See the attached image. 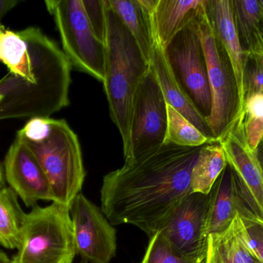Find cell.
I'll return each mask as SVG.
<instances>
[{
	"label": "cell",
	"instance_id": "4",
	"mask_svg": "<svg viewBox=\"0 0 263 263\" xmlns=\"http://www.w3.org/2000/svg\"><path fill=\"white\" fill-rule=\"evenodd\" d=\"M106 32L103 88L109 114L123 140V154L129 144L135 94L150 69L136 40L104 0Z\"/></svg>",
	"mask_w": 263,
	"mask_h": 263
},
{
	"label": "cell",
	"instance_id": "8",
	"mask_svg": "<svg viewBox=\"0 0 263 263\" xmlns=\"http://www.w3.org/2000/svg\"><path fill=\"white\" fill-rule=\"evenodd\" d=\"M195 20L206 60L211 92V113L207 117L206 122L213 137L218 141L228 129L236 115V83L227 54L212 27L204 9L203 3L196 11Z\"/></svg>",
	"mask_w": 263,
	"mask_h": 263
},
{
	"label": "cell",
	"instance_id": "16",
	"mask_svg": "<svg viewBox=\"0 0 263 263\" xmlns=\"http://www.w3.org/2000/svg\"><path fill=\"white\" fill-rule=\"evenodd\" d=\"M150 65L154 71L167 104L182 114L204 135L209 138L215 139L205 119L198 112L178 84L165 60L163 47L156 42Z\"/></svg>",
	"mask_w": 263,
	"mask_h": 263
},
{
	"label": "cell",
	"instance_id": "10",
	"mask_svg": "<svg viewBox=\"0 0 263 263\" xmlns=\"http://www.w3.org/2000/svg\"><path fill=\"white\" fill-rule=\"evenodd\" d=\"M167 103L153 67L139 84L133 100L129 148L125 163L157 151L165 145Z\"/></svg>",
	"mask_w": 263,
	"mask_h": 263
},
{
	"label": "cell",
	"instance_id": "27",
	"mask_svg": "<svg viewBox=\"0 0 263 263\" xmlns=\"http://www.w3.org/2000/svg\"><path fill=\"white\" fill-rule=\"evenodd\" d=\"M244 90L246 99L256 94L263 95V52L245 54Z\"/></svg>",
	"mask_w": 263,
	"mask_h": 263
},
{
	"label": "cell",
	"instance_id": "19",
	"mask_svg": "<svg viewBox=\"0 0 263 263\" xmlns=\"http://www.w3.org/2000/svg\"><path fill=\"white\" fill-rule=\"evenodd\" d=\"M202 3L203 0H158L153 13L156 43L165 47Z\"/></svg>",
	"mask_w": 263,
	"mask_h": 263
},
{
	"label": "cell",
	"instance_id": "13",
	"mask_svg": "<svg viewBox=\"0 0 263 263\" xmlns=\"http://www.w3.org/2000/svg\"><path fill=\"white\" fill-rule=\"evenodd\" d=\"M5 180L28 208L39 201L53 202L47 177L26 144L15 136L3 162Z\"/></svg>",
	"mask_w": 263,
	"mask_h": 263
},
{
	"label": "cell",
	"instance_id": "7",
	"mask_svg": "<svg viewBox=\"0 0 263 263\" xmlns=\"http://www.w3.org/2000/svg\"><path fill=\"white\" fill-rule=\"evenodd\" d=\"M196 12L163 47V51L178 84L206 120L211 113L212 97L206 60L195 20Z\"/></svg>",
	"mask_w": 263,
	"mask_h": 263
},
{
	"label": "cell",
	"instance_id": "2",
	"mask_svg": "<svg viewBox=\"0 0 263 263\" xmlns=\"http://www.w3.org/2000/svg\"><path fill=\"white\" fill-rule=\"evenodd\" d=\"M28 44L35 85L8 73L0 79V120L51 117L69 105L72 65L40 28L21 29Z\"/></svg>",
	"mask_w": 263,
	"mask_h": 263
},
{
	"label": "cell",
	"instance_id": "15",
	"mask_svg": "<svg viewBox=\"0 0 263 263\" xmlns=\"http://www.w3.org/2000/svg\"><path fill=\"white\" fill-rule=\"evenodd\" d=\"M150 63L156 45L153 13L158 0H107Z\"/></svg>",
	"mask_w": 263,
	"mask_h": 263
},
{
	"label": "cell",
	"instance_id": "18",
	"mask_svg": "<svg viewBox=\"0 0 263 263\" xmlns=\"http://www.w3.org/2000/svg\"><path fill=\"white\" fill-rule=\"evenodd\" d=\"M209 195L208 233L210 236L223 233L239 214L232 169L228 163Z\"/></svg>",
	"mask_w": 263,
	"mask_h": 263
},
{
	"label": "cell",
	"instance_id": "25",
	"mask_svg": "<svg viewBox=\"0 0 263 263\" xmlns=\"http://www.w3.org/2000/svg\"><path fill=\"white\" fill-rule=\"evenodd\" d=\"M247 145L256 151L263 139V95L256 94L246 99L242 114Z\"/></svg>",
	"mask_w": 263,
	"mask_h": 263
},
{
	"label": "cell",
	"instance_id": "36",
	"mask_svg": "<svg viewBox=\"0 0 263 263\" xmlns=\"http://www.w3.org/2000/svg\"><path fill=\"white\" fill-rule=\"evenodd\" d=\"M0 100H1V97H0Z\"/></svg>",
	"mask_w": 263,
	"mask_h": 263
},
{
	"label": "cell",
	"instance_id": "29",
	"mask_svg": "<svg viewBox=\"0 0 263 263\" xmlns=\"http://www.w3.org/2000/svg\"><path fill=\"white\" fill-rule=\"evenodd\" d=\"M242 220L247 246L256 257L263 263V222L243 218Z\"/></svg>",
	"mask_w": 263,
	"mask_h": 263
},
{
	"label": "cell",
	"instance_id": "11",
	"mask_svg": "<svg viewBox=\"0 0 263 263\" xmlns=\"http://www.w3.org/2000/svg\"><path fill=\"white\" fill-rule=\"evenodd\" d=\"M210 195L191 192L173 208L159 233L180 254L205 263L208 247Z\"/></svg>",
	"mask_w": 263,
	"mask_h": 263
},
{
	"label": "cell",
	"instance_id": "21",
	"mask_svg": "<svg viewBox=\"0 0 263 263\" xmlns=\"http://www.w3.org/2000/svg\"><path fill=\"white\" fill-rule=\"evenodd\" d=\"M0 62L9 72L35 85V74L28 49L27 42L21 30L0 26Z\"/></svg>",
	"mask_w": 263,
	"mask_h": 263
},
{
	"label": "cell",
	"instance_id": "26",
	"mask_svg": "<svg viewBox=\"0 0 263 263\" xmlns=\"http://www.w3.org/2000/svg\"><path fill=\"white\" fill-rule=\"evenodd\" d=\"M140 263H199L175 250L157 232L150 238L145 256Z\"/></svg>",
	"mask_w": 263,
	"mask_h": 263
},
{
	"label": "cell",
	"instance_id": "28",
	"mask_svg": "<svg viewBox=\"0 0 263 263\" xmlns=\"http://www.w3.org/2000/svg\"><path fill=\"white\" fill-rule=\"evenodd\" d=\"M83 3L96 36L105 43L106 23L104 0H83Z\"/></svg>",
	"mask_w": 263,
	"mask_h": 263
},
{
	"label": "cell",
	"instance_id": "31",
	"mask_svg": "<svg viewBox=\"0 0 263 263\" xmlns=\"http://www.w3.org/2000/svg\"><path fill=\"white\" fill-rule=\"evenodd\" d=\"M256 154H257L258 160H259L261 168H262L263 171V139L259 146H258L257 150H256Z\"/></svg>",
	"mask_w": 263,
	"mask_h": 263
},
{
	"label": "cell",
	"instance_id": "34",
	"mask_svg": "<svg viewBox=\"0 0 263 263\" xmlns=\"http://www.w3.org/2000/svg\"><path fill=\"white\" fill-rule=\"evenodd\" d=\"M259 8H260L261 22H262V27L263 32V0H259Z\"/></svg>",
	"mask_w": 263,
	"mask_h": 263
},
{
	"label": "cell",
	"instance_id": "24",
	"mask_svg": "<svg viewBox=\"0 0 263 263\" xmlns=\"http://www.w3.org/2000/svg\"><path fill=\"white\" fill-rule=\"evenodd\" d=\"M167 112L168 122L165 144H173L176 146L185 148H196L218 142L204 135L191 122L168 104Z\"/></svg>",
	"mask_w": 263,
	"mask_h": 263
},
{
	"label": "cell",
	"instance_id": "32",
	"mask_svg": "<svg viewBox=\"0 0 263 263\" xmlns=\"http://www.w3.org/2000/svg\"><path fill=\"white\" fill-rule=\"evenodd\" d=\"M0 263H13V261L4 251L0 250Z\"/></svg>",
	"mask_w": 263,
	"mask_h": 263
},
{
	"label": "cell",
	"instance_id": "30",
	"mask_svg": "<svg viewBox=\"0 0 263 263\" xmlns=\"http://www.w3.org/2000/svg\"><path fill=\"white\" fill-rule=\"evenodd\" d=\"M20 0H0V26L3 18L7 15L17 5L21 3Z\"/></svg>",
	"mask_w": 263,
	"mask_h": 263
},
{
	"label": "cell",
	"instance_id": "20",
	"mask_svg": "<svg viewBox=\"0 0 263 263\" xmlns=\"http://www.w3.org/2000/svg\"><path fill=\"white\" fill-rule=\"evenodd\" d=\"M232 12L244 54L263 52L259 0H231Z\"/></svg>",
	"mask_w": 263,
	"mask_h": 263
},
{
	"label": "cell",
	"instance_id": "17",
	"mask_svg": "<svg viewBox=\"0 0 263 263\" xmlns=\"http://www.w3.org/2000/svg\"><path fill=\"white\" fill-rule=\"evenodd\" d=\"M205 263H262L247 246L239 214L223 233L209 236Z\"/></svg>",
	"mask_w": 263,
	"mask_h": 263
},
{
	"label": "cell",
	"instance_id": "3",
	"mask_svg": "<svg viewBox=\"0 0 263 263\" xmlns=\"http://www.w3.org/2000/svg\"><path fill=\"white\" fill-rule=\"evenodd\" d=\"M16 137L29 148L44 171L53 202L70 209L84 183L86 171L80 141L65 120L29 119Z\"/></svg>",
	"mask_w": 263,
	"mask_h": 263
},
{
	"label": "cell",
	"instance_id": "22",
	"mask_svg": "<svg viewBox=\"0 0 263 263\" xmlns=\"http://www.w3.org/2000/svg\"><path fill=\"white\" fill-rule=\"evenodd\" d=\"M227 165V157L219 142L203 145L192 171V192L210 194Z\"/></svg>",
	"mask_w": 263,
	"mask_h": 263
},
{
	"label": "cell",
	"instance_id": "5",
	"mask_svg": "<svg viewBox=\"0 0 263 263\" xmlns=\"http://www.w3.org/2000/svg\"><path fill=\"white\" fill-rule=\"evenodd\" d=\"M77 254L69 208L52 202L26 213L13 263H72Z\"/></svg>",
	"mask_w": 263,
	"mask_h": 263
},
{
	"label": "cell",
	"instance_id": "14",
	"mask_svg": "<svg viewBox=\"0 0 263 263\" xmlns=\"http://www.w3.org/2000/svg\"><path fill=\"white\" fill-rule=\"evenodd\" d=\"M203 8L230 62L237 92V108L233 119L237 118L242 114L246 100L245 54L233 20L231 0H204Z\"/></svg>",
	"mask_w": 263,
	"mask_h": 263
},
{
	"label": "cell",
	"instance_id": "33",
	"mask_svg": "<svg viewBox=\"0 0 263 263\" xmlns=\"http://www.w3.org/2000/svg\"><path fill=\"white\" fill-rule=\"evenodd\" d=\"M6 180H5L4 170H3V165L0 163V188L6 187Z\"/></svg>",
	"mask_w": 263,
	"mask_h": 263
},
{
	"label": "cell",
	"instance_id": "35",
	"mask_svg": "<svg viewBox=\"0 0 263 263\" xmlns=\"http://www.w3.org/2000/svg\"><path fill=\"white\" fill-rule=\"evenodd\" d=\"M81 263H89V262H81Z\"/></svg>",
	"mask_w": 263,
	"mask_h": 263
},
{
	"label": "cell",
	"instance_id": "23",
	"mask_svg": "<svg viewBox=\"0 0 263 263\" xmlns=\"http://www.w3.org/2000/svg\"><path fill=\"white\" fill-rule=\"evenodd\" d=\"M26 213L18 196L9 187L0 188V246L6 250H18Z\"/></svg>",
	"mask_w": 263,
	"mask_h": 263
},
{
	"label": "cell",
	"instance_id": "6",
	"mask_svg": "<svg viewBox=\"0 0 263 263\" xmlns=\"http://www.w3.org/2000/svg\"><path fill=\"white\" fill-rule=\"evenodd\" d=\"M62 43V50L77 71L104 81L105 44L96 36L83 0H46Z\"/></svg>",
	"mask_w": 263,
	"mask_h": 263
},
{
	"label": "cell",
	"instance_id": "9",
	"mask_svg": "<svg viewBox=\"0 0 263 263\" xmlns=\"http://www.w3.org/2000/svg\"><path fill=\"white\" fill-rule=\"evenodd\" d=\"M218 142L232 169L239 216L263 222V171L256 151L247 145L241 116Z\"/></svg>",
	"mask_w": 263,
	"mask_h": 263
},
{
	"label": "cell",
	"instance_id": "1",
	"mask_svg": "<svg viewBox=\"0 0 263 263\" xmlns=\"http://www.w3.org/2000/svg\"><path fill=\"white\" fill-rule=\"evenodd\" d=\"M202 147L165 144L106 174L100 192L106 219L112 225L130 224L151 238L192 192V171Z\"/></svg>",
	"mask_w": 263,
	"mask_h": 263
},
{
	"label": "cell",
	"instance_id": "12",
	"mask_svg": "<svg viewBox=\"0 0 263 263\" xmlns=\"http://www.w3.org/2000/svg\"><path fill=\"white\" fill-rule=\"evenodd\" d=\"M70 216L77 253L85 262L109 263L117 253V233L101 209L80 193Z\"/></svg>",
	"mask_w": 263,
	"mask_h": 263
}]
</instances>
